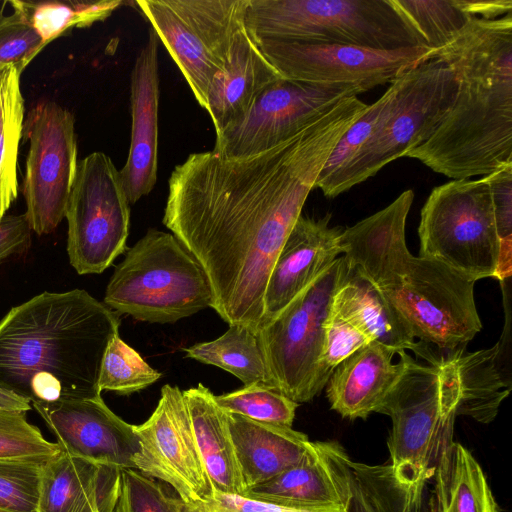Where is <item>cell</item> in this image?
Masks as SVG:
<instances>
[{
  "label": "cell",
  "instance_id": "8fae6325",
  "mask_svg": "<svg viewBox=\"0 0 512 512\" xmlns=\"http://www.w3.org/2000/svg\"><path fill=\"white\" fill-rule=\"evenodd\" d=\"M139 9L207 110L214 77L231 59L248 0H138Z\"/></svg>",
  "mask_w": 512,
  "mask_h": 512
},
{
  "label": "cell",
  "instance_id": "30bf717a",
  "mask_svg": "<svg viewBox=\"0 0 512 512\" xmlns=\"http://www.w3.org/2000/svg\"><path fill=\"white\" fill-rule=\"evenodd\" d=\"M418 234L419 256L474 282L496 278L500 239L485 176L433 188L421 209Z\"/></svg>",
  "mask_w": 512,
  "mask_h": 512
},
{
  "label": "cell",
  "instance_id": "f6af8a7d",
  "mask_svg": "<svg viewBox=\"0 0 512 512\" xmlns=\"http://www.w3.org/2000/svg\"><path fill=\"white\" fill-rule=\"evenodd\" d=\"M462 4L471 16L489 20L512 12V0H462Z\"/></svg>",
  "mask_w": 512,
  "mask_h": 512
},
{
  "label": "cell",
  "instance_id": "e0dca14e",
  "mask_svg": "<svg viewBox=\"0 0 512 512\" xmlns=\"http://www.w3.org/2000/svg\"><path fill=\"white\" fill-rule=\"evenodd\" d=\"M31 405L62 452L120 470L134 469L140 450L134 425L117 416L101 396Z\"/></svg>",
  "mask_w": 512,
  "mask_h": 512
},
{
  "label": "cell",
  "instance_id": "8992f818",
  "mask_svg": "<svg viewBox=\"0 0 512 512\" xmlns=\"http://www.w3.org/2000/svg\"><path fill=\"white\" fill-rule=\"evenodd\" d=\"M245 24L257 42L429 47L391 0H248Z\"/></svg>",
  "mask_w": 512,
  "mask_h": 512
},
{
  "label": "cell",
  "instance_id": "7bdbcfd3",
  "mask_svg": "<svg viewBox=\"0 0 512 512\" xmlns=\"http://www.w3.org/2000/svg\"><path fill=\"white\" fill-rule=\"evenodd\" d=\"M184 512H345L331 506L292 505L249 498L243 495L215 492L203 503L185 505Z\"/></svg>",
  "mask_w": 512,
  "mask_h": 512
},
{
  "label": "cell",
  "instance_id": "ab89813d",
  "mask_svg": "<svg viewBox=\"0 0 512 512\" xmlns=\"http://www.w3.org/2000/svg\"><path fill=\"white\" fill-rule=\"evenodd\" d=\"M25 414L0 409V458L52 456L60 452L58 444L45 439Z\"/></svg>",
  "mask_w": 512,
  "mask_h": 512
},
{
  "label": "cell",
  "instance_id": "7dc6e473",
  "mask_svg": "<svg viewBox=\"0 0 512 512\" xmlns=\"http://www.w3.org/2000/svg\"><path fill=\"white\" fill-rule=\"evenodd\" d=\"M0 4H1V2H0Z\"/></svg>",
  "mask_w": 512,
  "mask_h": 512
},
{
  "label": "cell",
  "instance_id": "3957f363",
  "mask_svg": "<svg viewBox=\"0 0 512 512\" xmlns=\"http://www.w3.org/2000/svg\"><path fill=\"white\" fill-rule=\"evenodd\" d=\"M120 317L83 289L43 292L0 320V388L33 403L101 396Z\"/></svg>",
  "mask_w": 512,
  "mask_h": 512
},
{
  "label": "cell",
  "instance_id": "4dcf8cb0",
  "mask_svg": "<svg viewBox=\"0 0 512 512\" xmlns=\"http://www.w3.org/2000/svg\"><path fill=\"white\" fill-rule=\"evenodd\" d=\"M345 512H420L423 488L400 482L390 464L351 462Z\"/></svg>",
  "mask_w": 512,
  "mask_h": 512
},
{
  "label": "cell",
  "instance_id": "ac0fdd59",
  "mask_svg": "<svg viewBox=\"0 0 512 512\" xmlns=\"http://www.w3.org/2000/svg\"><path fill=\"white\" fill-rule=\"evenodd\" d=\"M330 218V214L320 219L301 215L296 221L270 272L260 328L342 255V229L331 227Z\"/></svg>",
  "mask_w": 512,
  "mask_h": 512
},
{
  "label": "cell",
  "instance_id": "9c48e42d",
  "mask_svg": "<svg viewBox=\"0 0 512 512\" xmlns=\"http://www.w3.org/2000/svg\"><path fill=\"white\" fill-rule=\"evenodd\" d=\"M350 272L339 256L281 313L257 331L273 387L296 403L311 401L332 374L323 363L333 296Z\"/></svg>",
  "mask_w": 512,
  "mask_h": 512
},
{
  "label": "cell",
  "instance_id": "cb8c5ba5",
  "mask_svg": "<svg viewBox=\"0 0 512 512\" xmlns=\"http://www.w3.org/2000/svg\"><path fill=\"white\" fill-rule=\"evenodd\" d=\"M227 415L246 492L298 463L310 443L290 426Z\"/></svg>",
  "mask_w": 512,
  "mask_h": 512
},
{
  "label": "cell",
  "instance_id": "d6986e66",
  "mask_svg": "<svg viewBox=\"0 0 512 512\" xmlns=\"http://www.w3.org/2000/svg\"><path fill=\"white\" fill-rule=\"evenodd\" d=\"M351 462L336 441H310L298 463L243 496L276 503L331 506L345 511L350 499Z\"/></svg>",
  "mask_w": 512,
  "mask_h": 512
},
{
  "label": "cell",
  "instance_id": "e575fe53",
  "mask_svg": "<svg viewBox=\"0 0 512 512\" xmlns=\"http://www.w3.org/2000/svg\"><path fill=\"white\" fill-rule=\"evenodd\" d=\"M161 377L131 346L115 335L110 341L99 377L101 391H112L119 395L138 392Z\"/></svg>",
  "mask_w": 512,
  "mask_h": 512
},
{
  "label": "cell",
  "instance_id": "7a4b0ae2",
  "mask_svg": "<svg viewBox=\"0 0 512 512\" xmlns=\"http://www.w3.org/2000/svg\"><path fill=\"white\" fill-rule=\"evenodd\" d=\"M431 59L452 70L457 93L430 138L404 157L454 180L512 165V12L472 17Z\"/></svg>",
  "mask_w": 512,
  "mask_h": 512
},
{
  "label": "cell",
  "instance_id": "7402d4cb",
  "mask_svg": "<svg viewBox=\"0 0 512 512\" xmlns=\"http://www.w3.org/2000/svg\"><path fill=\"white\" fill-rule=\"evenodd\" d=\"M121 471L60 450L45 464L39 512H114Z\"/></svg>",
  "mask_w": 512,
  "mask_h": 512
},
{
  "label": "cell",
  "instance_id": "ba28073f",
  "mask_svg": "<svg viewBox=\"0 0 512 512\" xmlns=\"http://www.w3.org/2000/svg\"><path fill=\"white\" fill-rule=\"evenodd\" d=\"M394 82L393 101L369 140L341 169L316 186L327 198L364 182L427 141L451 109L458 86L452 70L438 59L420 63Z\"/></svg>",
  "mask_w": 512,
  "mask_h": 512
},
{
  "label": "cell",
  "instance_id": "f1b7e54d",
  "mask_svg": "<svg viewBox=\"0 0 512 512\" xmlns=\"http://www.w3.org/2000/svg\"><path fill=\"white\" fill-rule=\"evenodd\" d=\"M184 351L186 357L217 366L244 385L263 383L274 388L258 334L248 326L229 325L219 338L195 344Z\"/></svg>",
  "mask_w": 512,
  "mask_h": 512
},
{
  "label": "cell",
  "instance_id": "d6a6232c",
  "mask_svg": "<svg viewBox=\"0 0 512 512\" xmlns=\"http://www.w3.org/2000/svg\"><path fill=\"white\" fill-rule=\"evenodd\" d=\"M434 51L446 45L473 17L462 0H391Z\"/></svg>",
  "mask_w": 512,
  "mask_h": 512
},
{
  "label": "cell",
  "instance_id": "74e56055",
  "mask_svg": "<svg viewBox=\"0 0 512 512\" xmlns=\"http://www.w3.org/2000/svg\"><path fill=\"white\" fill-rule=\"evenodd\" d=\"M396 92L393 81L384 94L373 104L367 105L363 114L344 133L324 165L315 185L325 182L341 169L369 140L389 109Z\"/></svg>",
  "mask_w": 512,
  "mask_h": 512
},
{
  "label": "cell",
  "instance_id": "52a82bcc",
  "mask_svg": "<svg viewBox=\"0 0 512 512\" xmlns=\"http://www.w3.org/2000/svg\"><path fill=\"white\" fill-rule=\"evenodd\" d=\"M104 304L119 315L148 323H175L212 308L208 278L172 234L149 229L115 268Z\"/></svg>",
  "mask_w": 512,
  "mask_h": 512
},
{
  "label": "cell",
  "instance_id": "7c38bea8",
  "mask_svg": "<svg viewBox=\"0 0 512 512\" xmlns=\"http://www.w3.org/2000/svg\"><path fill=\"white\" fill-rule=\"evenodd\" d=\"M65 217L68 256L77 273H102L127 250L129 202L120 172L103 152L78 164Z\"/></svg>",
  "mask_w": 512,
  "mask_h": 512
},
{
  "label": "cell",
  "instance_id": "4316f807",
  "mask_svg": "<svg viewBox=\"0 0 512 512\" xmlns=\"http://www.w3.org/2000/svg\"><path fill=\"white\" fill-rule=\"evenodd\" d=\"M427 512H499L482 467L461 444L443 455Z\"/></svg>",
  "mask_w": 512,
  "mask_h": 512
},
{
  "label": "cell",
  "instance_id": "5bb4252c",
  "mask_svg": "<svg viewBox=\"0 0 512 512\" xmlns=\"http://www.w3.org/2000/svg\"><path fill=\"white\" fill-rule=\"evenodd\" d=\"M367 91L357 84H319L281 78L248 111L216 134L214 152L230 158L268 150L294 136L339 101Z\"/></svg>",
  "mask_w": 512,
  "mask_h": 512
},
{
  "label": "cell",
  "instance_id": "83f0119b",
  "mask_svg": "<svg viewBox=\"0 0 512 512\" xmlns=\"http://www.w3.org/2000/svg\"><path fill=\"white\" fill-rule=\"evenodd\" d=\"M499 352V343L475 352H466L463 347L450 351L459 379L457 415L483 424L495 419L511 389L498 364Z\"/></svg>",
  "mask_w": 512,
  "mask_h": 512
},
{
  "label": "cell",
  "instance_id": "6da1fadb",
  "mask_svg": "<svg viewBox=\"0 0 512 512\" xmlns=\"http://www.w3.org/2000/svg\"><path fill=\"white\" fill-rule=\"evenodd\" d=\"M368 104L339 101L286 141L230 158L193 153L168 181L163 224L202 266L212 308L258 331L274 262L332 151Z\"/></svg>",
  "mask_w": 512,
  "mask_h": 512
},
{
  "label": "cell",
  "instance_id": "277c9868",
  "mask_svg": "<svg viewBox=\"0 0 512 512\" xmlns=\"http://www.w3.org/2000/svg\"><path fill=\"white\" fill-rule=\"evenodd\" d=\"M411 189L388 206L342 230L350 268L370 282L398 312L413 337L452 351L481 331L474 281L407 248L405 226Z\"/></svg>",
  "mask_w": 512,
  "mask_h": 512
},
{
  "label": "cell",
  "instance_id": "d590c367",
  "mask_svg": "<svg viewBox=\"0 0 512 512\" xmlns=\"http://www.w3.org/2000/svg\"><path fill=\"white\" fill-rule=\"evenodd\" d=\"M225 411L249 419L292 427L298 403L263 383L244 385L235 391L214 396Z\"/></svg>",
  "mask_w": 512,
  "mask_h": 512
},
{
  "label": "cell",
  "instance_id": "603a6c76",
  "mask_svg": "<svg viewBox=\"0 0 512 512\" xmlns=\"http://www.w3.org/2000/svg\"><path fill=\"white\" fill-rule=\"evenodd\" d=\"M281 78L245 24L236 36L230 61L208 90L206 111L216 134L240 119L258 95Z\"/></svg>",
  "mask_w": 512,
  "mask_h": 512
},
{
  "label": "cell",
  "instance_id": "f35d334b",
  "mask_svg": "<svg viewBox=\"0 0 512 512\" xmlns=\"http://www.w3.org/2000/svg\"><path fill=\"white\" fill-rule=\"evenodd\" d=\"M7 1L0 7V63H13L21 72L46 46L30 25L18 0L8 1L11 14H4Z\"/></svg>",
  "mask_w": 512,
  "mask_h": 512
},
{
  "label": "cell",
  "instance_id": "ffe728a7",
  "mask_svg": "<svg viewBox=\"0 0 512 512\" xmlns=\"http://www.w3.org/2000/svg\"><path fill=\"white\" fill-rule=\"evenodd\" d=\"M155 31L138 54L131 73V140L120 172L129 204L149 194L157 180L159 78Z\"/></svg>",
  "mask_w": 512,
  "mask_h": 512
},
{
  "label": "cell",
  "instance_id": "bcb514c9",
  "mask_svg": "<svg viewBox=\"0 0 512 512\" xmlns=\"http://www.w3.org/2000/svg\"><path fill=\"white\" fill-rule=\"evenodd\" d=\"M31 408L28 400L0 388V409L26 413Z\"/></svg>",
  "mask_w": 512,
  "mask_h": 512
},
{
  "label": "cell",
  "instance_id": "5b68a950",
  "mask_svg": "<svg viewBox=\"0 0 512 512\" xmlns=\"http://www.w3.org/2000/svg\"><path fill=\"white\" fill-rule=\"evenodd\" d=\"M459 379L449 353L429 365L406 353V367L377 413L390 417L391 467L397 479L423 488L452 446Z\"/></svg>",
  "mask_w": 512,
  "mask_h": 512
},
{
  "label": "cell",
  "instance_id": "836d02e7",
  "mask_svg": "<svg viewBox=\"0 0 512 512\" xmlns=\"http://www.w3.org/2000/svg\"><path fill=\"white\" fill-rule=\"evenodd\" d=\"M49 457L0 458V512H39L43 472Z\"/></svg>",
  "mask_w": 512,
  "mask_h": 512
},
{
  "label": "cell",
  "instance_id": "ee69618b",
  "mask_svg": "<svg viewBox=\"0 0 512 512\" xmlns=\"http://www.w3.org/2000/svg\"><path fill=\"white\" fill-rule=\"evenodd\" d=\"M31 231L25 214L6 215L0 220V263L29 247Z\"/></svg>",
  "mask_w": 512,
  "mask_h": 512
},
{
  "label": "cell",
  "instance_id": "4fadbf2b",
  "mask_svg": "<svg viewBox=\"0 0 512 512\" xmlns=\"http://www.w3.org/2000/svg\"><path fill=\"white\" fill-rule=\"evenodd\" d=\"M74 122L73 114L53 101L38 103L24 120L25 215L38 235L52 233L66 215L78 170Z\"/></svg>",
  "mask_w": 512,
  "mask_h": 512
},
{
  "label": "cell",
  "instance_id": "484cf974",
  "mask_svg": "<svg viewBox=\"0 0 512 512\" xmlns=\"http://www.w3.org/2000/svg\"><path fill=\"white\" fill-rule=\"evenodd\" d=\"M331 311L346 318L397 354L411 350L428 362L432 355L416 342L409 327L382 294L366 279L350 268L346 279L336 290Z\"/></svg>",
  "mask_w": 512,
  "mask_h": 512
},
{
  "label": "cell",
  "instance_id": "9a60e30c",
  "mask_svg": "<svg viewBox=\"0 0 512 512\" xmlns=\"http://www.w3.org/2000/svg\"><path fill=\"white\" fill-rule=\"evenodd\" d=\"M259 47L283 78L319 84H357L366 90L392 83L431 59L429 47L377 50L334 43L263 40Z\"/></svg>",
  "mask_w": 512,
  "mask_h": 512
},
{
  "label": "cell",
  "instance_id": "f546056e",
  "mask_svg": "<svg viewBox=\"0 0 512 512\" xmlns=\"http://www.w3.org/2000/svg\"><path fill=\"white\" fill-rule=\"evenodd\" d=\"M21 74L13 63H0V220L18 196V148L25 112Z\"/></svg>",
  "mask_w": 512,
  "mask_h": 512
},
{
  "label": "cell",
  "instance_id": "44dd1931",
  "mask_svg": "<svg viewBox=\"0 0 512 512\" xmlns=\"http://www.w3.org/2000/svg\"><path fill=\"white\" fill-rule=\"evenodd\" d=\"M406 353L400 352V360L394 363L397 353L373 341L343 360L326 385L331 409L349 419H365L376 412L403 374Z\"/></svg>",
  "mask_w": 512,
  "mask_h": 512
},
{
  "label": "cell",
  "instance_id": "1f68e13d",
  "mask_svg": "<svg viewBox=\"0 0 512 512\" xmlns=\"http://www.w3.org/2000/svg\"><path fill=\"white\" fill-rule=\"evenodd\" d=\"M19 6L30 25L48 44L73 27H87L107 18L122 1L23 2Z\"/></svg>",
  "mask_w": 512,
  "mask_h": 512
},
{
  "label": "cell",
  "instance_id": "60d3db41",
  "mask_svg": "<svg viewBox=\"0 0 512 512\" xmlns=\"http://www.w3.org/2000/svg\"><path fill=\"white\" fill-rule=\"evenodd\" d=\"M489 184L497 233L500 239V255L496 278L505 280L511 276L512 260V165L485 176Z\"/></svg>",
  "mask_w": 512,
  "mask_h": 512
},
{
  "label": "cell",
  "instance_id": "d4e9b609",
  "mask_svg": "<svg viewBox=\"0 0 512 512\" xmlns=\"http://www.w3.org/2000/svg\"><path fill=\"white\" fill-rule=\"evenodd\" d=\"M196 443L215 492L244 495L241 470L232 441L227 411L203 384L182 391Z\"/></svg>",
  "mask_w": 512,
  "mask_h": 512
},
{
  "label": "cell",
  "instance_id": "8d00e7d4",
  "mask_svg": "<svg viewBox=\"0 0 512 512\" xmlns=\"http://www.w3.org/2000/svg\"><path fill=\"white\" fill-rule=\"evenodd\" d=\"M184 502L161 483L135 469H123L114 512H184Z\"/></svg>",
  "mask_w": 512,
  "mask_h": 512
},
{
  "label": "cell",
  "instance_id": "b9f144b4",
  "mask_svg": "<svg viewBox=\"0 0 512 512\" xmlns=\"http://www.w3.org/2000/svg\"><path fill=\"white\" fill-rule=\"evenodd\" d=\"M373 340L351 321L330 309L325 323L323 363L333 372L335 367Z\"/></svg>",
  "mask_w": 512,
  "mask_h": 512
},
{
  "label": "cell",
  "instance_id": "2e32d148",
  "mask_svg": "<svg viewBox=\"0 0 512 512\" xmlns=\"http://www.w3.org/2000/svg\"><path fill=\"white\" fill-rule=\"evenodd\" d=\"M140 450L134 469L167 483L184 502L195 505L214 497L182 391L166 384L151 416L134 425Z\"/></svg>",
  "mask_w": 512,
  "mask_h": 512
}]
</instances>
